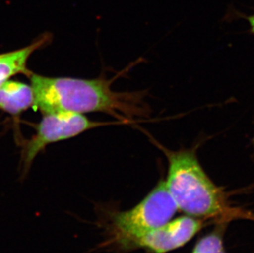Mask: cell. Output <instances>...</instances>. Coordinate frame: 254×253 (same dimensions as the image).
I'll use <instances>...</instances> for the list:
<instances>
[{
	"label": "cell",
	"instance_id": "8992f818",
	"mask_svg": "<svg viewBox=\"0 0 254 253\" xmlns=\"http://www.w3.org/2000/svg\"><path fill=\"white\" fill-rule=\"evenodd\" d=\"M51 40L50 34H43L26 47L0 54V86L15 75L24 74L29 77L31 74L27 68L29 59L34 52L46 46Z\"/></svg>",
	"mask_w": 254,
	"mask_h": 253
},
{
	"label": "cell",
	"instance_id": "52a82bcc",
	"mask_svg": "<svg viewBox=\"0 0 254 253\" xmlns=\"http://www.w3.org/2000/svg\"><path fill=\"white\" fill-rule=\"evenodd\" d=\"M35 96L31 86L21 81L7 80L0 86V110L18 115L34 106Z\"/></svg>",
	"mask_w": 254,
	"mask_h": 253
},
{
	"label": "cell",
	"instance_id": "5b68a950",
	"mask_svg": "<svg viewBox=\"0 0 254 253\" xmlns=\"http://www.w3.org/2000/svg\"><path fill=\"white\" fill-rule=\"evenodd\" d=\"M202 227L200 219L185 215L151 231L119 240L111 247L122 251L143 249L152 253H167L185 246Z\"/></svg>",
	"mask_w": 254,
	"mask_h": 253
},
{
	"label": "cell",
	"instance_id": "6da1fadb",
	"mask_svg": "<svg viewBox=\"0 0 254 253\" xmlns=\"http://www.w3.org/2000/svg\"><path fill=\"white\" fill-rule=\"evenodd\" d=\"M34 106L42 114L72 112L104 113L119 121L135 124V117L149 115L143 92H116L111 88L113 79L50 77L30 75Z\"/></svg>",
	"mask_w": 254,
	"mask_h": 253
},
{
	"label": "cell",
	"instance_id": "277c9868",
	"mask_svg": "<svg viewBox=\"0 0 254 253\" xmlns=\"http://www.w3.org/2000/svg\"><path fill=\"white\" fill-rule=\"evenodd\" d=\"M112 125L127 124L122 121L96 122L77 113L61 111L43 114L36 134L27 141L22 150L20 179H26L36 156L50 144L72 138L90 129Z\"/></svg>",
	"mask_w": 254,
	"mask_h": 253
},
{
	"label": "cell",
	"instance_id": "ba28073f",
	"mask_svg": "<svg viewBox=\"0 0 254 253\" xmlns=\"http://www.w3.org/2000/svg\"><path fill=\"white\" fill-rule=\"evenodd\" d=\"M192 253H226L221 233L214 231L201 238Z\"/></svg>",
	"mask_w": 254,
	"mask_h": 253
},
{
	"label": "cell",
	"instance_id": "7a4b0ae2",
	"mask_svg": "<svg viewBox=\"0 0 254 253\" xmlns=\"http://www.w3.org/2000/svg\"><path fill=\"white\" fill-rule=\"evenodd\" d=\"M154 144L168 160L166 184L178 210L194 218L254 219L245 211L230 207L225 191L214 184L201 167L196 147L172 151L157 141H154Z\"/></svg>",
	"mask_w": 254,
	"mask_h": 253
},
{
	"label": "cell",
	"instance_id": "9c48e42d",
	"mask_svg": "<svg viewBox=\"0 0 254 253\" xmlns=\"http://www.w3.org/2000/svg\"><path fill=\"white\" fill-rule=\"evenodd\" d=\"M248 22L250 23V28H251V31L254 35V13L250 17H247Z\"/></svg>",
	"mask_w": 254,
	"mask_h": 253
},
{
	"label": "cell",
	"instance_id": "3957f363",
	"mask_svg": "<svg viewBox=\"0 0 254 253\" xmlns=\"http://www.w3.org/2000/svg\"><path fill=\"white\" fill-rule=\"evenodd\" d=\"M177 205L170 195L166 180H161L145 198L131 210L108 213V237L99 248L111 247L121 239L137 236L161 227L172 220Z\"/></svg>",
	"mask_w": 254,
	"mask_h": 253
}]
</instances>
